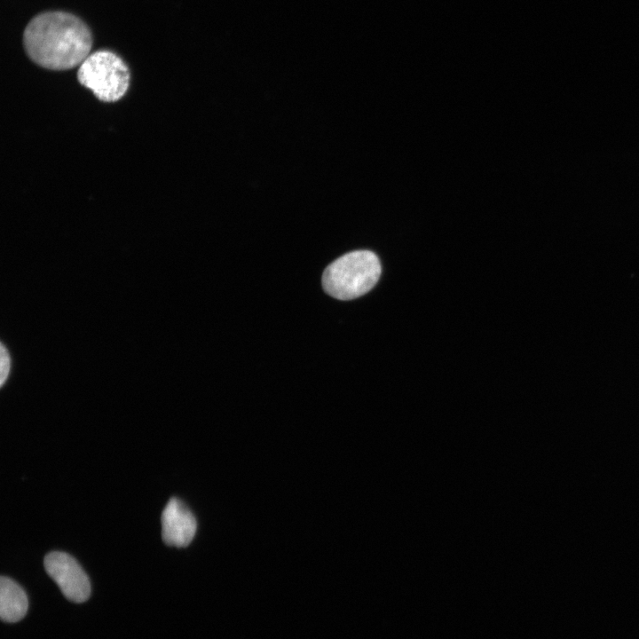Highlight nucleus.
I'll use <instances>...</instances> for the list:
<instances>
[{
	"instance_id": "nucleus-4",
	"label": "nucleus",
	"mask_w": 639,
	"mask_h": 639,
	"mask_svg": "<svg viewBox=\"0 0 639 639\" xmlns=\"http://www.w3.org/2000/svg\"><path fill=\"white\" fill-rule=\"evenodd\" d=\"M43 564L48 575L68 600L83 603L89 598L90 580L73 556L65 552L52 551L45 556Z\"/></svg>"
},
{
	"instance_id": "nucleus-5",
	"label": "nucleus",
	"mask_w": 639,
	"mask_h": 639,
	"mask_svg": "<svg viewBox=\"0 0 639 639\" xmlns=\"http://www.w3.org/2000/svg\"><path fill=\"white\" fill-rule=\"evenodd\" d=\"M197 530L192 511L177 498L167 502L162 513V537L165 544L178 548L188 546Z\"/></svg>"
},
{
	"instance_id": "nucleus-7",
	"label": "nucleus",
	"mask_w": 639,
	"mask_h": 639,
	"mask_svg": "<svg viewBox=\"0 0 639 639\" xmlns=\"http://www.w3.org/2000/svg\"><path fill=\"white\" fill-rule=\"evenodd\" d=\"M1 366H0V385L3 386L8 378L11 368V358L8 350L1 343Z\"/></svg>"
},
{
	"instance_id": "nucleus-3",
	"label": "nucleus",
	"mask_w": 639,
	"mask_h": 639,
	"mask_svg": "<svg viewBox=\"0 0 639 639\" xmlns=\"http://www.w3.org/2000/svg\"><path fill=\"white\" fill-rule=\"evenodd\" d=\"M78 82L103 102H114L126 93L130 72L123 60L109 51L90 54L77 72Z\"/></svg>"
},
{
	"instance_id": "nucleus-1",
	"label": "nucleus",
	"mask_w": 639,
	"mask_h": 639,
	"mask_svg": "<svg viewBox=\"0 0 639 639\" xmlns=\"http://www.w3.org/2000/svg\"><path fill=\"white\" fill-rule=\"evenodd\" d=\"M29 59L47 69L65 70L80 65L92 45L88 27L76 16L47 12L33 18L23 33Z\"/></svg>"
},
{
	"instance_id": "nucleus-2",
	"label": "nucleus",
	"mask_w": 639,
	"mask_h": 639,
	"mask_svg": "<svg viewBox=\"0 0 639 639\" xmlns=\"http://www.w3.org/2000/svg\"><path fill=\"white\" fill-rule=\"evenodd\" d=\"M381 272V264L375 253L369 250L351 251L325 269L322 286L329 296L339 300H351L371 290Z\"/></svg>"
},
{
	"instance_id": "nucleus-6",
	"label": "nucleus",
	"mask_w": 639,
	"mask_h": 639,
	"mask_svg": "<svg viewBox=\"0 0 639 639\" xmlns=\"http://www.w3.org/2000/svg\"><path fill=\"white\" fill-rule=\"evenodd\" d=\"M28 607L25 591L12 579H0V617L5 622H17L27 613Z\"/></svg>"
}]
</instances>
